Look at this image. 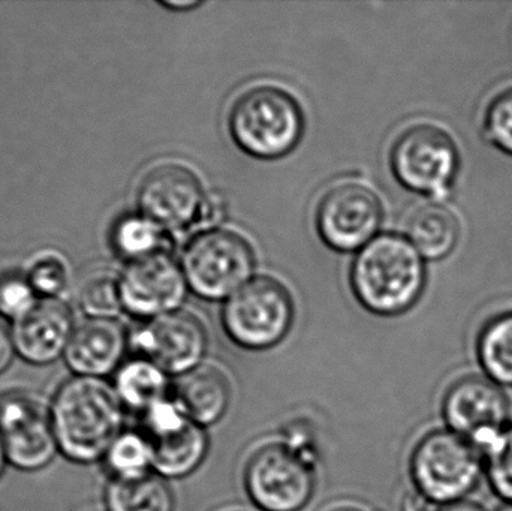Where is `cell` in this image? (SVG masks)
<instances>
[{
	"mask_svg": "<svg viewBox=\"0 0 512 511\" xmlns=\"http://www.w3.org/2000/svg\"><path fill=\"white\" fill-rule=\"evenodd\" d=\"M439 511H487L477 501L466 500L460 501V503L450 504V506H444Z\"/></svg>",
	"mask_w": 512,
	"mask_h": 511,
	"instance_id": "33",
	"label": "cell"
},
{
	"mask_svg": "<svg viewBox=\"0 0 512 511\" xmlns=\"http://www.w3.org/2000/svg\"><path fill=\"white\" fill-rule=\"evenodd\" d=\"M114 390L123 407L144 413L168 396V375L143 357L126 360L114 374Z\"/></svg>",
	"mask_w": 512,
	"mask_h": 511,
	"instance_id": "20",
	"label": "cell"
},
{
	"mask_svg": "<svg viewBox=\"0 0 512 511\" xmlns=\"http://www.w3.org/2000/svg\"><path fill=\"white\" fill-rule=\"evenodd\" d=\"M33 290L47 299H59L69 287V269L66 261L56 254H45L36 258L27 273Z\"/></svg>",
	"mask_w": 512,
	"mask_h": 511,
	"instance_id": "28",
	"label": "cell"
},
{
	"mask_svg": "<svg viewBox=\"0 0 512 511\" xmlns=\"http://www.w3.org/2000/svg\"><path fill=\"white\" fill-rule=\"evenodd\" d=\"M129 342L137 357L155 363L168 377L179 378L203 365L209 341L200 318L174 311L144 324Z\"/></svg>",
	"mask_w": 512,
	"mask_h": 511,
	"instance_id": "13",
	"label": "cell"
},
{
	"mask_svg": "<svg viewBox=\"0 0 512 511\" xmlns=\"http://www.w3.org/2000/svg\"><path fill=\"white\" fill-rule=\"evenodd\" d=\"M426 260L400 234L385 233L367 243L351 269V285L358 302L381 317L405 314L423 296Z\"/></svg>",
	"mask_w": 512,
	"mask_h": 511,
	"instance_id": "2",
	"label": "cell"
},
{
	"mask_svg": "<svg viewBox=\"0 0 512 511\" xmlns=\"http://www.w3.org/2000/svg\"><path fill=\"white\" fill-rule=\"evenodd\" d=\"M245 488L261 511L303 510L316 488L315 447L298 434L259 447L246 464Z\"/></svg>",
	"mask_w": 512,
	"mask_h": 511,
	"instance_id": "3",
	"label": "cell"
},
{
	"mask_svg": "<svg viewBox=\"0 0 512 511\" xmlns=\"http://www.w3.org/2000/svg\"><path fill=\"white\" fill-rule=\"evenodd\" d=\"M200 5L201 2H195V0H186V2H164V6L170 9H192Z\"/></svg>",
	"mask_w": 512,
	"mask_h": 511,
	"instance_id": "34",
	"label": "cell"
},
{
	"mask_svg": "<svg viewBox=\"0 0 512 511\" xmlns=\"http://www.w3.org/2000/svg\"><path fill=\"white\" fill-rule=\"evenodd\" d=\"M165 230L144 215L123 218L114 231V246L129 261L165 252Z\"/></svg>",
	"mask_w": 512,
	"mask_h": 511,
	"instance_id": "24",
	"label": "cell"
},
{
	"mask_svg": "<svg viewBox=\"0 0 512 511\" xmlns=\"http://www.w3.org/2000/svg\"><path fill=\"white\" fill-rule=\"evenodd\" d=\"M128 344L119 323L89 318L75 327L63 359L74 377L105 378L125 362Z\"/></svg>",
	"mask_w": 512,
	"mask_h": 511,
	"instance_id": "16",
	"label": "cell"
},
{
	"mask_svg": "<svg viewBox=\"0 0 512 511\" xmlns=\"http://www.w3.org/2000/svg\"><path fill=\"white\" fill-rule=\"evenodd\" d=\"M143 414V434L150 441L159 440L191 423L174 396H167L147 408Z\"/></svg>",
	"mask_w": 512,
	"mask_h": 511,
	"instance_id": "29",
	"label": "cell"
},
{
	"mask_svg": "<svg viewBox=\"0 0 512 511\" xmlns=\"http://www.w3.org/2000/svg\"><path fill=\"white\" fill-rule=\"evenodd\" d=\"M6 465H8V461H6L5 447H3L2 438H0V477L5 473Z\"/></svg>",
	"mask_w": 512,
	"mask_h": 511,
	"instance_id": "36",
	"label": "cell"
},
{
	"mask_svg": "<svg viewBox=\"0 0 512 511\" xmlns=\"http://www.w3.org/2000/svg\"><path fill=\"white\" fill-rule=\"evenodd\" d=\"M294 315L288 288L271 276H256L225 302L222 326L240 348L265 351L286 338Z\"/></svg>",
	"mask_w": 512,
	"mask_h": 511,
	"instance_id": "7",
	"label": "cell"
},
{
	"mask_svg": "<svg viewBox=\"0 0 512 511\" xmlns=\"http://www.w3.org/2000/svg\"><path fill=\"white\" fill-rule=\"evenodd\" d=\"M234 143L258 159H279L295 149L304 129L297 99L270 84L249 87L228 116Z\"/></svg>",
	"mask_w": 512,
	"mask_h": 511,
	"instance_id": "4",
	"label": "cell"
},
{
	"mask_svg": "<svg viewBox=\"0 0 512 511\" xmlns=\"http://www.w3.org/2000/svg\"><path fill=\"white\" fill-rule=\"evenodd\" d=\"M390 164L400 185L444 201L459 176V147L453 135L436 123H415L394 140Z\"/></svg>",
	"mask_w": 512,
	"mask_h": 511,
	"instance_id": "6",
	"label": "cell"
},
{
	"mask_svg": "<svg viewBox=\"0 0 512 511\" xmlns=\"http://www.w3.org/2000/svg\"><path fill=\"white\" fill-rule=\"evenodd\" d=\"M108 511H174L168 480L156 473L138 479H111L105 492Z\"/></svg>",
	"mask_w": 512,
	"mask_h": 511,
	"instance_id": "22",
	"label": "cell"
},
{
	"mask_svg": "<svg viewBox=\"0 0 512 511\" xmlns=\"http://www.w3.org/2000/svg\"><path fill=\"white\" fill-rule=\"evenodd\" d=\"M150 443L153 447V473L165 480L191 476L203 464L210 447L206 428L194 422Z\"/></svg>",
	"mask_w": 512,
	"mask_h": 511,
	"instance_id": "19",
	"label": "cell"
},
{
	"mask_svg": "<svg viewBox=\"0 0 512 511\" xmlns=\"http://www.w3.org/2000/svg\"><path fill=\"white\" fill-rule=\"evenodd\" d=\"M415 491L450 506L469 500L484 479V458L471 443L448 429L424 435L409 461Z\"/></svg>",
	"mask_w": 512,
	"mask_h": 511,
	"instance_id": "5",
	"label": "cell"
},
{
	"mask_svg": "<svg viewBox=\"0 0 512 511\" xmlns=\"http://www.w3.org/2000/svg\"><path fill=\"white\" fill-rule=\"evenodd\" d=\"M495 511H512V504L502 503V506Z\"/></svg>",
	"mask_w": 512,
	"mask_h": 511,
	"instance_id": "37",
	"label": "cell"
},
{
	"mask_svg": "<svg viewBox=\"0 0 512 511\" xmlns=\"http://www.w3.org/2000/svg\"><path fill=\"white\" fill-rule=\"evenodd\" d=\"M113 479H138L153 473V447L143 432L123 431L105 456Z\"/></svg>",
	"mask_w": 512,
	"mask_h": 511,
	"instance_id": "23",
	"label": "cell"
},
{
	"mask_svg": "<svg viewBox=\"0 0 512 511\" xmlns=\"http://www.w3.org/2000/svg\"><path fill=\"white\" fill-rule=\"evenodd\" d=\"M384 218L381 200L369 186L354 180L331 186L316 209V228L334 251L354 252L372 242Z\"/></svg>",
	"mask_w": 512,
	"mask_h": 511,
	"instance_id": "12",
	"label": "cell"
},
{
	"mask_svg": "<svg viewBox=\"0 0 512 511\" xmlns=\"http://www.w3.org/2000/svg\"><path fill=\"white\" fill-rule=\"evenodd\" d=\"M330 511H370L364 509V507L357 506V504H343V506L334 507L333 510Z\"/></svg>",
	"mask_w": 512,
	"mask_h": 511,
	"instance_id": "35",
	"label": "cell"
},
{
	"mask_svg": "<svg viewBox=\"0 0 512 511\" xmlns=\"http://www.w3.org/2000/svg\"><path fill=\"white\" fill-rule=\"evenodd\" d=\"M174 398L191 422L207 428L224 419L233 390L227 374L218 366L203 363L177 378Z\"/></svg>",
	"mask_w": 512,
	"mask_h": 511,
	"instance_id": "17",
	"label": "cell"
},
{
	"mask_svg": "<svg viewBox=\"0 0 512 511\" xmlns=\"http://www.w3.org/2000/svg\"><path fill=\"white\" fill-rule=\"evenodd\" d=\"M78 302L90 318L113 320L123 308L120 278L105 270L92 273L81 284Z\"/></svg>",
	"mask_w": 512,
	"mask_h": 511,
	"instance_id": "25",
	"label": "cell"
},
{
	"mask_svg": "<svg viewBox=\"0 0 512 511\" xmlns=\"http://www.w3.org/2000/svg\"><path fill=\"white\" fill-rule=\"evenodd\" d=\"M475 353L483 377L504 390L512 389V312L484 324Z\"/></svg>",
	"mask_w": 512,
	"mask_h": 511,
	"instance_id": "21",
	"label": "cell"
},
{
	"mask_svg": "<svg viewBox=\"0 0 512 511\" xmlns=\"http://www.w3.org/2000/svg\"><path fill=\"white\" fill-rule=\"evenodd\" d=\"M74 329L72 312L65 302L41 300L15 320L12 336L17 356L30 365H50L65 356Z\"/></svg>",
	"mask_w": 512,
	"mask_h": 511,
	"instance_id": "15",
	"label": "cell"
},
{
	"mask_svg": "<svg viewBox=\"0 0 512 511\" xmlns=\"http://www.w3.org/2000/svg\"><path fill=\"white\" fill-rule=\"evenodd\" d=\"M15 354L17 351H15L12 329H9L0 317V374H3L12 365Z\"/></svg>",
	"mask_w": 512,
	"mask_h": 511,
	"instance_id": "31",
	"label": "cell"
},
{
	"mask_svg": "<svg viewBox=\"0 0 512 511\" xmlns=\"http://www.w3.org/2000/svg\"><path fill=\"white\" fill-rule=\"evenodd\" d=\"M50 408L59 452L75 464L104 461L123 432L125 407L104 378H69Z\"/></svg>",
	"mask_w": 512,
	"mask_h": 511,
	"instance_id": "1",
	"label": "cell"
},
{
	"mask_svg": "<svg viewBox=\"0 0 512 511\" xmlns=\"http://www.w3.org/2000/svg\"><path fill=\"white\" fill-rule=\"evenodd\" d=\"M441 507L424 497L420 492L412 489L405 495L402 501V511H439Z\"/></svg>",
	"mask_w": 512,
	"mask_h": 511,
	"instance_id": "32",
	"label": "cell"
},
{
	"mask_svg": "<svg viewBox=\"0 0 512 511\" xmlns=\"http://www.w3.org/2000/svg\"><path fill=\"white\" fill-rule=\"evenodd\" d=\"M209 200L210 195L204 191L200 177L179 162H164L150 168L138 185L141 215L152 219L165 231L206 225Z\"/></svg>",
	"mask_w": 512,
	"mask_h": 511,
	"instance_id": "11",
	"label": "cell"
},
{
	"mask_svg": "<svg viewBox=\"0 0 512 511\" xmlns=\"http://www.w3.org/2000/svg\"><path fill=\"white\" fill-rule=\"evenodd\" d=\"M441 413L445 429L471 443L483 458L512 425L507 393L483 375H466L451 384Z\"/></svg>",
	"mask_w": 512,
	"mask_h": 511,
	"instance_id": "9",
	"label": "cell"
},
{
	"mask_svg": "<svg viewBox=\"0 0 512 511\" xmlns=\"http://www.w3.org/2000/svg\"><path fill=\"white\" fill-rule=\"evenodd\" d=\"M483 134L489 144L512 156V86L490 99L484 110Z\"/></svg>",
	"mask_w": 512,
	"mask_h": 511,
	"instance_id": "27",
	"label": "cell"
},
{
	"mask_svg": "<svg viewBox=\"0 0 512 511\" xmlns=\"http://www.w3.org/2000/svg\"><path fill=\"white\" fill-rule=\"evenodd\" d=\"M36 303L35 290L27 276H6L0 281V314L15 321L27 314Z\"/></svg>",
	"mask_w": 512,
	"mask_h": 511,
	"instance_id": "30",
	"label": "cell"
},
{
	"mask_svg": "<svg viewBox=\"0 0 512 511\" xmlns=\"http://www.w3.org/2000/svg\"><path fill=\"white\" fill-rule=\"evenodd\" d=\"M484 479L502 503L512 504V425L484 455Z\"/></svg>",
	"mask_w": 512,
	"mask_h": 511,
	"instance_id": "26",
	"label": "cell"
},
{
	"mask_svg": "<svg viewBox=\"0 0 512 511\" xmlns=\"http://www.w3.org/2000/svg\"><path fill=\"white\" fill-rule=\"evenodd\" d=\"M0 438L8 465L20 471L44 470L60 453L50 405L29 390L0 395Z\"/></svg>",
	"mask_w": 512,
	"mask_h": 511,
	"instance_id": "10",
	"label": "cell"
},
{
	"mask_svg": "<svg viewBox=\"0 0 512 511\" xmlns=\"http://www.w3.org/2000/svg\"><path fill=\"white\" fill-rule=\"evenodd\" d=\"M406 237L424 260H445L459 245L462 222L453 207L444 201L430 200L409 216Z\"/></svg>",
	"mask_w": 512,
	"mask_h": 511,
	"instance_id": "18",
	"label": "cell"
},
{
	"mask_svg": "<svg viewBox=\"0 0 512 511\" xmlns=\"http://www.w3.org/2000/svg\"><path fill=\"white\" fill-rule=\"evenodd\" d=\"M255 264L248 239L225 228H209L195 236L182 257L188 287L206 300L230 299L251 281Z\"/></svg>",
	"mask_w": 512,
	"mask_h": 511,
	"instance_id": "8",
	"label": "cell"
},
{
	"mask_svg": "<svg viewBox=\"0 0 512 511\" xmlns=\"http://www.w3.org/2000/svg\"><path fill=\"white\" fill-rule=\"evenodd\" d=\"M188 288L182 266L167 252L131 261L120 276L123 308L149 320L179 311Z\"/></svg>",
	"mask_w": 512,
	"mask_h": 511,
	"instance_id": "14",
	"label": "cell"
}]
</instances>
